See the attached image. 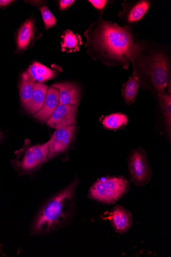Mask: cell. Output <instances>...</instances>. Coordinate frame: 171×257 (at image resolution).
Returning a JSON list of instances; mask_svg holds the SVG:
<instances>
[{
    "label": "cell",
    "instance_id": "cell-1",
    "mask_svg": "<svg viewBox=\"0 0 171 257\" xmlns=\"http://www.w3.org/2000/svg\"><path fill=\"white\" fill-rule=\"evenodd\" d=\"M85 35L88 40V51L91 54L98 55L101 59L119 63L126 69L129 61L134 67L138 60L141 47L135 43L129 28L100 20L94 23Z\"/></svg>",
    "mask_w": 171,
    "mask_h": 257
},
{
    "label": "cell",
    "instance_id": "cell-2",
    "mask_svg": "<svg viewBox=\"0 0 171 257\" xmlns=\"http://www.w3.org/2000/svg\"><path fill=\"white\" fill-rule=\"evenodd\" d=\"M77 178L42 206L36 216L31 230V235L49 234L69 224L76 212Z\"/></svg>",
    "mask_w": 171,
    "mask_h": 257
},
{
    "label": "cell",
    "instance_id": "cell-3",
    "mask_svg": "<svg viewBox=\"0 0 171 257\" xmlns=\"http://www.w3.org/2000/svg\"><path fill=\"white\" fill-rule=\"evenodd\" d=\"M130 189L124 176L108 177L96 181L88 193L90 198L100 203L113 204L123 198Z\"/></svg>",
    "mask_w": 171,
    "mask_h": 257
},
{
    "label": "cell",
    "instance_id": "cell-4",
    "mask_svg": "<svg viewBox=\"0 0 171 257\" xmlns=\"http://www.w3.org/2000/svg\"><path fill=\"white\" fill-rule=\"evenodd\" d=\"M15 153L17 157L12 161V165L20 175L32 173L50 159L47 143L32 146L29 140H27L23 148Z\"/></svg>",
    "mask_w": 171,
    "mask_h": 257
},
{
    "label": "cell",
    "instance_id": "cell-5",
    "mask_svg": "<svg viewBox=\"0 0 171 257\" xmlns=\"http://www.w3.org/2000/svg\"><path fill=\"white\" fill-rule=\"evenodd\" d=\"M140 63L158 96L163 94L170 77L169 62L165 55L155 53L143 58Z\"/></svg>",
    "mask_w": 171,
    "mask_h": 257
},
{
    "label": "cell",
    "instance_id": "cell-6",
    "mask_svg": "<svg viewBox=\"0 0 171 257\" xmlns=\"http://www.w3.org/2000/svg\"><path fill=\"white\" fill-rule=\"evenodd\" d=\"M128 169L131 180L137 186H144L152 179V172L147 156L141 148L133 150L129 155Z\"/></svg>",
    "mask_w": 171,
    "mask_h": 257
},
{
    "label": "cell",
    "instance_id": "cell-7",
    "mask_svg": "<svg viewBox=\"0 0 171 257\" xmlns=\"http://www.w3.org/2000/svg\"><path fill=\"white\" fill-rule=\"evenodd\" d=\"M75 133V125L57 130L50 141L47 143L49 159H52L66 151L74 138Z\"/></svg>",
    "mask_w": 171,
    "mask_h": 257
},
{
    "label": "cell",
    "instance_id": "cell-8",
    "mask_svg": "<svg viewBox=\"0 0 171 257\" xmlns=\"http://www.w3.org/2000/svg\"><path fill=\"white\" fill-rule=\"evenodd\" d=\"M78 106L60 103L54 112L47 124L51 128H61L75 126Z\"/></svg>",
    "mask_w": 171,
    "mask_h": 257
},
{
    "label": "cell",
    "instance_id": "cell-9",
    "mask_svg": "<svg viewBox=\"0 0 171 257\" xmlns=\"http://www.w3.org/2000/svg\"><path fill=\"white\" fill-rule=\"evenodd\" d=\"M107 219L113 229L119 233L127 232L133 223L132 216L129 210L120 205H116L111 210Z\"/></svg>",
    "mask_w": 171,
    "mask_h": 257
},
{
    "label": "cell",
    "instance_id": "cell-10",
    "mask_svg": "<svg viewBox=\"0 0 171 257\" xmlns=\"http://www.w3.org/2000/svg\"><path fill=\"white\" fill-rule=\"evenodd\" d=\"M60 104L59 90L53 85L48 88L43 107L34 115L35 118L47 122Z\"/></svg>",
    "mask_w": 171,
    "mask_h": 257
},
{
    "label": "cell",
    "instance_id": "cell-11",
    "mask_svg": "<svg viewBox=\"0 0 171 257\" xmlns=\"http://www.w3.org/2000/svg\"><path fill=\"white\" fill-rule=\"evenodd\" d=\"M53 86L59 90L60 103L79 106L81 95L80 88L77 85L70 82H64L57 83Z\"/></svg>",
    "mask_w": 171,
    "mask_h": 257
},
{
    "label": "cell",
    "instance_id": "cell-12",
    "mask_svg": "<svg viewBox=\"0 0 171 257\" xmlns=\"http://www.w3.org/2000/svg\"><path fill=\"white\" fill-rule=\"evenodd\" d=\"M60 67L56 66L51 69L38 62H34L27 72L33 80L37 82H43L55 79L58 74Z\"/></svg>",
    "mask_w": 171,
    "mask_h": 257
},
{
    "label": "cell",
    "instance_id": "cell-13",
    "mask_svg": "<svg viewBox=\"0 0 171 257\" xmlns=\"http://www.w3.org/2000/svg\"><path fill=\"white\" fill-rule=\"evenodd\" d=\"M36 28L33 19L27 20L20 28L17 37L18 49L26 50L33 42L35 37Z\"/></svg>",
    "mask_w": 171,
    "mask_h": 257
},
{
    "label": "cell",
    "instance_id": "cell-14",
    "mask_svg": "<svg viewBox=\"0 0 171 257\" xmlns=\"http://www.w3.org/2000/svg\"><path fill=\"white\" fill-rule=\"evenodd\" d=\"M49 87L43 82H36L30 102L26 107L31 113H36L43 106Z\"/></svg>",
    "mask_w": 171,
    "mask_h": 257
},
{
    "label": "cell",
    "instance_id": "cell-15",
    "mask_svg": "<svg viewBox=\"0 0 171 257\" xmlns=\"http://www.w3.org/2000/svg\"><path fill=\"white\" fill-rule=\"evenodd\" d=\"M61 38L62 52L69 53L80 51L83 42L81 37L79 34L67 30L64 32Z\"/></svg>",
    "mask_w": 171,
    "mask_h": 257
},
{
    "label": "cell",
    "instance_id": "cell-16",
    "mask_svg": "<svg viewBox=\"0 0 171 257\" xmlns=\"http://www.w3.org/2000/svg\"><path fill=\"white\" fill-rule=\"evenodd\" d=\"M36 81L28 73L23 74L20 84V96L22 104L26 107L31 101Z\"/></svg>",
    "mask_w": 171,
    "mask_h": 257
},
{
    "label": "cell",
    "instance_id": "cell-17",
    "mask_svg": "<svg viewBox=\"0 0 171 257\" xmlns=\"http://www.w3.org/2000/svg\"><path fill=\"white\" fill-rule=\"evenodd\" d=\"M140 80L133 76L122 88V96L127 105H131L136 100L139 88Z\"/></svg>",
    "mask_w": 171,
    "mask_h": 257
},
{
    "label": "cell",
    "instance_id": "cell-18",
    "mask_svg": "<svg viewBox=\"0 0 171 257\" xmlns=\"http://www.w3.org/2000/svg\"><path fill=\"white\" fill-rule=\"evenodd\" d=\"M128 122L127 116L122 113H114L106 116L103 119V126L108 130H116L126 125Z\"/></svg>",
    "mask_w": 171,
    "mask_h": 257
},
{
    "label": "cell",
    "instance_id": "cell-19",
    "mask_svg": "<svg viewBox=\"0 0 171 257\" xmlns=\"http://www.w3.org/2000/svg\"><path fill=\"white\" fill-rule=\"evenodd\" d=\"M150 7V3L148 1H140L137 3L129 12L127 21L133 23L140 21L147 13Z\"/></svg>",
    "mask_w": 171,
    "mask_h": 257
},
{
    "label": "cell",
    "instance_id": "cell-20",
    "mask_svg": "<svg viewBox=\"0 0 171 257\" xmlns=\"http://www.w3.org/2000/svg\"><path fill=\"white\" fill-rule=\"evenodd\" d=\"M160 103L163 109L166 130L169 137L171 132V96L168 93L158 96Z\"/></svg>",
    "mask_w": 171,
    "mask_h": 257
},
{
    "label": "cell",
    "instance_id": "cell-21",
    "mask_svg": "<svg viewBox=\"0 0 171 257\" xmlns=\"http://www.w3.org/2000/svg\"><path fill=\"white\" fill-rule=\"evenodd\" d=\"M45 27L46 30L50 29L54 27L57 23V20L50 10L46 6L40 9Z\"/></svg>",
    "mask_w": 171,
    "mask_h": 257
},
{
    "label": "cell",
    "instance_id": "cell-22",
    "mask_svg": "<svg viewBox=\"0 0 171 257\" xmlns=\"http://www.w3.org/2000/svg\"><path fill=\"white\" fill-rule=\"evenodd\" d=\"M89 2L96 10L101 11L105 8L108 2L106 0H90Z\"/></svg>",
    "mask_w": 171,
    "mask_h": 257
},
{
    "label": "cell",
    "instance_id": "cell-23",
    "mask_svg": "<svg viewBox=\"0 0 171 257\" xmlns=\"http://www.w3.org/2000/svg\"><path fill=\"white\" fill-rule=\"evenodd\" d=\"M74 0H61L59 2V7L61 11L66 10L74 4Z\"/></svg>",
    "mask_w": 171,
    "mask_h": 257
},
{
    "label": "cell",
    "instance_id": "cell-24",
    "mask_svg": "<svg viewBox=\"0 0 171 257\" xmlns=\"http://www.w3.org/2000/svg\"><path fill=\"white\" fill-rule=\"evenodd\" d=\"M13 2L11 0H0V8L8 7Z\"/></svg>",
    "mask_w": 171,
    "mask_h": 257
},
{
    "label": "cell",
    "instance_id": "cell-25",
    "mask_svg": "<svg viewBox=\"0 0 171 257\" xmlns=\"http://www.w3.org/2000/svg\"><path fill=\"white\" fill-rule=\"evenodd\" d=\"M2 138V134L1 133V132H0V141H1Z\"/></svg>",
    "mask_w": 171,
    "mask_h": 257
}]
</instances>
